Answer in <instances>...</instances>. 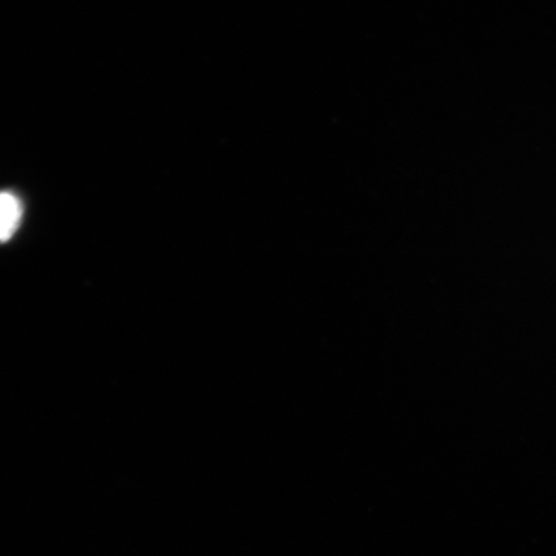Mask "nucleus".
Returning a JSON list of instances; mask_svg holds the SVG:
<instances>
[{
    "mask_svg": "<svg viewBox=\"0 0 556 556\" xmlns=\"http://www.w3.org/2000/svg\"><path fill=\"white\" fill-rule=\"evenodd\" d=\"M24 217L23 201L16 193L0 191V242L10 241Z\"/></svg>",
    "mask_w": 556,
    "mask_h": 556,
    "instance_id": "nucleus-1",
    "label": "nucleus"
}]
</instances>
